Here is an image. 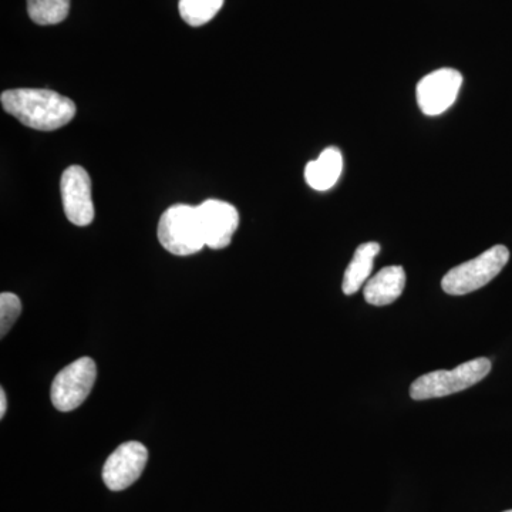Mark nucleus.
Masks as SVG:
<instances>
[{
    "label": "nucleus",
    "instance_id": "f257e3e1",
    "mask_svg": "<svg viewBox=\"0 0 512 512\" xmlns=\"http://www.w3.org/2000/svg\"><path fill=\"white\" fill-rule=\"evenodd\" d=\"M0 100L6 113L35 130H57L69 124L76 116L74 101L53 90H6Z\"/></svg>",
    "mask_w": 512,
    "mask_h": 512
},
{
    "label": "nucleus",
    "instance_id": "f03ea898",
    "mask_svg": "<svg viewBox=\"0 0 512 512\" xmlns=\"http://www.w3.org/2000/svg\"><path fill=\"white\" fill-rule=\"evenodd\" d=\"M490 372V359L478 357L453 370H437V372L420 376L410 387V397L420 402V400L437 399V397L463 392L474 384L480 383Z\"/></svg>",
    "mask_w": 512,
    "mask_h": 512
},
{
    "label": "nucleus",
    "instance_id": "7ed1b4c3",
    "mask_svg": "<svg viewBox=\"0 0 512 512\" xmlns=\"http://www.w3.org/2000/svg\"><path fill=\"white\" fill-rule=\"evenodd\" d=\"M508 261H510L508 248L504 245H495L477 258L448 271L441 281L443 291L453 296L478 291L497 278Z\"/></svg>",
    "mask_w": 512,
    "mask_h": 512
},
{
    "label": "nucleus",
    "instance_id": "20e7f679",
    "mask_svg": "<svg viewBox=\"0 0 512 512\" xmlns=\"http://www.w3.org/2000/svg\"><path fill=\"white\" fill-rule=\"evenodd\" d=\"M158 241L178 256L198 254L205 247L197 207L177 204L168 208L158 222Z\"/></svg>",
    "mask_w": 512,
    "mask_h": 512
},
{
    "label": "nucleus",
    "instance_id": "39448f33",
    "mask_svg": "<svg viewBox=\"0 0 512 512\" xmlns=\"http://www.w3.org/2000/svg\"><path fill=\"white\" fill-rule=\"evenodd\" d=\"M97 379V367L90 357H80L64 367L50 390L53 406L59 412H72L86 402Z\"/></svg>",
    "mask_w": 512,
    "mask_h": 512
},
{
    "label": "nucleus",
    "instance_id": "423d86ee",
    "mask_svg": "<svg viewBox=\"0 0 512 512\" xmlns=\"http://www.w3.org/2000/svg\"><path fill=\"white\" fill-rule=\"evenodd\" d=\"M463 76L454 69H440L427 74L417 84L416 96L426 116H439L456 103Z\"/></svg>",
    "mask_w": 512,
    "mask_h": 512
},
{
    "label": "nucleus",
    "instance_id": "0eeeda50",
    "mask_svg": "<svg viewBox=\"0 0 512 512\" xmlns=\"http://www.w3.org/2000/svg\"><path fill=\"white\" fill-rule=\"evenodd\" d=\"M64 212L77 227H87L94 220L92 180L80 165L67 168L60 181Z\"/></svg>",
    "mask_w": 512,
    "mask_h": 512
},
{
    "label": "nucleus",
    "instance_id": "6e6552de",
    "mask_svg": "<svg viewBox=\"0 0 512 512\" xmlns=\"http://www.w3.org/2000/svg\"><path fill=\"white\" fill-rule=\"evenodd\" d=\"M148 460V451L138 441L121 444L107 458L103 467V481L111 491H123L136 483Z\"/></svg>",
    "mask_w": 512,
    "mask_h": 512
},
{
    "label": "nucleus",
    "instance_id": "1a4fd4ad",
    "mask_svg": "<svg viewBox=\"0 0 512 512\" xmlns=\"http://www.w3.org/2000/svg\"><path fill=\"white\" fill-rule=\"evenodd\" d=\"M197 210L205 247L211 249L227 248L238 229L239 215L237 208L229 202L207 200L198 205Z\"/></svg>",
    "mask_w": 512,
    "mask_h": 512
},
{
    "label": "nucleus",
    "instance_id": "9d476101",
    "mask_svg": "<svg viewBox=\"0 0 512 512\" xmlns=\"http://www.w3.org/2000/svg\"><path fill=\"white\" fill-rule=\"evenodd\" d=\"M406 288V272L403 266H386L367 281L363 295L373 306H387L402 296Z\"/></svg>",
    "mask_w": 512,
    "mask_h": 512
},
{
    "label": "nucleus",
    "instance_id": "9b49d317",
    "mask_svg": "<svg viewBox=\"0 0 512 512\" xmlns=\"http://www.w3.org/2000/svg\"><path fill=\"white\" fill-rule=\"evenodd\" d=\"M343 170V157L339 148L329 147L322 151L318 160L308 163L305 180L316 191H328L338 183Z\"/></svg>",
    "mask_w": 512,
    "mask_h": 512
},
{
    "label": "nucleus",
    "instance_id": "f8f14e48",
    "mask_svg": "<svg viewBox=\"0 0 512 512\" xmlns=\"http://www.w3.org/2000/svg\"><path fill=\"white\" fill-rule=\"evenodd\" d=\"M379 252L380 245L377 242H366L356 249L352 262L343 276L342 289L345 295H355L363 285L367 284Z\"/></svg>",
    "mask_w": 512,
    "mask_h": 512
},
{
    "label": "nucleus",
    "instance_id": "ddd939ff",
    "mask_svg": "<svg viewBox=\"0 0 512 512\" xmlns=\"http://www.w3.org/2000/svg\"><path fill=\"white\" fill-rule=\"evenodd\" d=\"M70 0H28L30 19L40 26L57 25L69 15Z\"/></svg>",
    "mask_w": 512,
    "mask_h": 512
},
{
    "label": "nucleus",
    "instance_id": "4468645a",
    "mask_svg": "<svg viewBox=\"0 0 512 512\" xmlns=\"http://www.w3.org/2000/svg\"><path fill=\"white\" fill-rule=\"evenodd\" d=\"M224 0H180V15L185 23L194 28L205 25L220 12Z\"/></svg>",
    "mask_w": 512,
    "mask_h": 512
},
{
    "label": "nucleus",
    "instance_id": "2eb2a0df",
    "mask_svg": "<svg viewBox=\"0 0 512 512\" xmlns=\"http://www.w3.org/2000/svg\"><path fill=\"white\" fill-rule=\"evenodd\" d=\"M22 313V302L15 293L0 295V336L5 338Z\"/></svg>",
    "mask_w": 512,
    "mask_h": 512
},
{
    "label": "nucleus",
    "instance_id": "dca6fc26",
    "mask_svg": "<svg viewBox=\"0 0 512 512\" xmlns=\"http://www.w3.org/2000/svg\"><path fill=\"white\" fill-rule=\"evenodd\" d=\"M6 409H8V400H6L5 390H0V417H5Z\"/></svg>",
    "mask_w": 512,
    "mask_h": 512
},
{
    "label": "nucleus",
    "instance_id": "f3484780",
    "mask_svg": "<svg viewBox=\"0 0 512 512\" xmlns=\"http://www.w3.org/2000/svg\"><path fill=\"white\" fill-rule=\"evenodd\" d=\"M504 512H512V510L504 511Z\"/></svg>",
    "mask_w": 512,
    "mask_h": 512
}]
</instances>
